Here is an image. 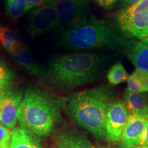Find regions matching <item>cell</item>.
I'll return each instance as SVG.
<instances>
[{
	"instance_id": "obj_1",
	"label": "cell",
	"mask_w": 148,
	"mask_h": 148,
	"mask_svg": "<svg viewBox=\"0 0 148 148\" xmlns=\"http://www.w3.org/2000/svg\"><path fill=\"white\" fill-rule=\"evenodd\" d=\"M108 57L103 54L74 53L51 59L41 79L48 86L65 91L94 82L104 69Z\"/></svg>"
},
{
	"instance_id": "obj_2",
	"label": "cell",
	"mask_w": 148,
	"mask_h": 148,
	"mask_svg": "<svg viewBox=\"0 0 148 148\" xmlns=\"http://www.w3.org/2000/svg\"><path fill=\"white\" fill-rule=\"evenodd\" d=\"M62 103L60 98L47 90L30 86L18 108V123L37 136L49 135L62 121Z\"/></svg>"
},
{
	"instance_id": "obj_3",
	"label": "cell",
	"mask_w": 148,
	"mask_h": 148,
	"mask_svg": "<svg viewBox=\"0 0 148 148\" xmlns=\"http://www.w3.org/2000/svg\"><path fill=\"white\" fill-rule=\"evenodd\" d=\"M112 100V91L106 85L74 92L68 100V113L79 126L102 139L106 111Z\"/></svg>"
},
{
	"instance_id": "obj_4",
	"label": "cell",
	"mask_w": 148,
	"mask_h": 148,
	"mask_svg": "<svg viewBox=\"0 0 148 148\" xmlns=\"http://www.w3.org/2000/svg\"><path fill=\"white\" fill-rule=\"evenodd\" d=\"M134 42L127 40L108 22L92 15L82 25L65 29L60 38V45L71 50H126Z\"/></svg>"
},
{
	"instance_id": "obj_5",
	"label": "cell",
	"mask_w": 148,
	"mask_h": 148,
	"mask_svg": "<svg viewBox=\"0 0 148 148\" xmlns=\"http://www.w3.org/2000/svg\"><path fill=\"white\" fill-rule=\"evenodd\" d=\"M115 19L116 26L126 38H148V0H140L119 11Z\"/></svg>"
},
{
	"instance_id": "obj_6",
	"label": "cell",
	"mask_w": 148,
	"mask_h": 148,
	"mask_svg": "<svg viewBox=\"0 0 148 148\" xmlns=\"http://www.w3.org/2000/svg\"><path fill=\"white\" fill-rule=\"evenodd\" d=\"M55 8L67 29L82 25L88 21L90 9L86 0H47Z\"/></svg>"
},
{
	"instance_id": "obj_7",
	"label": "cell",
	"mask_w": 148,
	"mask_h": 148,
	"mask_svg": "<svg viewBox=\"0 0 148 148\" xmlns=\"http://www.w3.org/2000/svg\"><path fill=\"white\" fill-rule=\"evenodd\" d=\"M28 20L29 32L33 38L56 29L61 23L55 8L48 1L33 8Z\"/></svg>"
},
{
	"instance_id": "obj_8",
	"label": "cell",
	"mask_w": 148,
	"mask_h": 148,
	"mask_svg": "<svg viewBox=\"0 0 148 148\" xmlns=\"http://www.w3.org/2000/svg\"><path fill=\"white\" fill-rule=\"evenodd\" d=\"M129 115L123 101L112 99L107 109L105 118V136L108 142H119Z\"/></svg>"
},
{
	"instance_id": "obj_9",
	"label": "cell",
	"mask_w": 148,
	"mask_h": 148,
	"mask_svg": "<svg viewBox=\"0 0 148 148\" xmlns=\"http://www.w3.org/2000/svg\"><path fill=\"white\" fill-rule=\"evenodd\" d=\"M23 97L22 90L7 89L0 103V124L14 129L17 122V112Z\"/></svg>"
},
{
	"instance_id": "obj_10",
	"label": "cell",
	"mask_w": 148,
	"mask_h": 148,
	"mask_svg": "<svg viewBox=\"0 0 148 148\" xmlns=\"http://www.w3.org/2000/svg\"><path fill=\"white\" fill-rule=\"evenodd\" d=\"M148 116L140 114H130L119 140L121 148H135L139 146L145 130Z\"/></svg>"
},
{
	"instance_id": "obj_11",
	"label": "cell",
	"mask_w": 148,
	"mask_h": 148,
	"mask_svg": "<svg viewBox=\"0 0 148 148\" xmlns=\"http://www.w3.org/2000/svg\"><path fill=\"white\" fill-rule=\"evenodd\" d=\"M8 52L16 63L25 69L31 75L41 79L43 68L34 62L29 48L19 39L11 44Z\"/></svg>"
},
{
	"instance_id": "obj_12",
	"label": "cell",
	"mask_w": 148,
	"mask_h": 148,
	"mask_svg": "<svg viewBox=\"0 0 148 148\" xmlns=\"http://www.w3.org/2000/svg\"><path fill=\"white\" fill-rule=\"evenodd\" d=\"M58 148H95L84 133L71 130L60 133L56 138Z\"/></svg>"
},
{
	"instance_id": "obj_13",
	"label": "cell",
	"mask_w": 148,
	"mask_h": 148,
	"mask_svg": "<svg viewBox=\"0 0 148 148\" xmlns=\"http://www.w3.org/2000/svg\"><path fill=\"white\" fill-rule=\"evenodd\" d=\"M125 51L136 69L148 71V38L134 41Z\"/></svg>"
},
{
	"instance_id": "obj_14",
	"label": "cell",
	"mask_w": 148,
	"mask_h": 148,
	"mask_svg": "<svg viewBox=\"0 0 148 148\" xmlns=\"http://www.w3.org/2000/svg\"><path fill=\"white\" fill-rule=\"evenodd\" d=\"M124 104L129 114H140L148 116V95L147 92H130L125 90Z\"/></svg>"
},
{
	"instance_id": "obj_15",
	"label": "cell",
	"mask_w": 148,
	"mask_h": 148,
	"mask_svg": "<svg viewBox=\"0 0 148 148\" xmlns=\"http://www.w3.org/2000/svg\"><path fill=\"white\" fill-rule=\"evenodd\" d=\"M10 148H42L37 136L23 127H16L12 131Z\"/></svg>"
},
{
	"instance_id": "obj_16",
	"label": "cell",
	"mask_w": 148,
	"mask_h": 148,
	"mask_svg": "<svg viewBox=\"0 0 148 148\" xmlns=\"http://www.w3.org/2000/svg\"><path fill=\"white\" fill-rule=\"evenodd\" d=\"M30 10L25 0H6L5 14L10 21L15 22Z\"/></svg>"
},
{
	"instance_id": "obj_17",
	"label": "cell",
	"mask_w": 148,
	"mask_h": 148,
	"mask_svg": "<svg viewBox=\"0 0 148 148\" xmlns=\"http://www.w3.org/2000/svg\"><path fill=\"white\" fill-rule=\"evenodd\" d=\"M128 77V73L121 62L114 64L107 73V79L109 84L112 86L125 82Z\"/></svg>"
},
{
	"instance_id": "obj_18",
	"label": "cell",
	"mask_w": 148,
	"mask_h": 148,
	"mask_svg": "<svg viewBox=\"0 0 148 148\" xmlns=\"http://www.w3.org/2000/svg\"><path fill=\"white\" fill-rule=\"evenodd\" d=\"M14 79L13 71L0 58V90L10 89Z\"/></svg>"
},
{
	"instance_id": "obj_19",
	"label": "cell",
	"mask_w": 148,
	"mask_h": 148,
	"mask_svg": "<svg viewBox=\"0 0 148 148\" xmlns=\"http://www.w3.org/2000/svg\"><path fill=\"white\" fill-rule=\"evenodd\" d=\"M18 40L16 34L8 27H0V42L3 47L8 51L11 44Z\"/></svg>"
},
{
	"instance_id": "obj_20",
	"label": "cell",
	"mask_w": 148,
	"mask_h": 148,
	"mask_svg": "<svg viewBox=\"0 0 148 148\" xmlns=\"http://www.w3.org/2000/svg\"><path fill=\"white\" fill-rule=\"evenodd\" d=\"M12 143V131L0 124V148H10Z\"/></svg>"
},
{
	"instance_id": "obj_21",
	"label": "cell",
	"mask_w": 148,
	"mask_h": 148,
	"mask_svg": "<svg viewBox=\"0 0 148 148\" xmlns=\"http://www.w3.org/2000/svg\"><path fill=\"white\" fill-rule=\"evenodd\" d=\"M127 90L130 92H136V93H141V92H145V90L140 85V82L135 78L132 75H130L127 79Z\"/></svg>"
},
{
	"instance_id": "obj_22",
	"label": "cell",
	"mask_w": 148,
	"mask_h": 148,
	"mask_svg": "<svg viewBox=\"0 0 148 148\" xmlns=\"http://www.w3.org/2000/svg\"><path fill=\"white\" fill-rule=\"evenodd\" d=\"M132 75L140 82L145 92H148V71L136 69Z\"/></svg>"
},
{
	"instance_id": "obj_23",
	"label": "cell",
	"mask_w": 148,
	"mask_h": 148,
	"mask_svg": "<svg viewBox=\"0 0 148 148\" xmlns=\"http://www.w3.org/2000/svg\"><path fill=\"white\" fill-rule=\"evenodd\" d=\"M25 1H26L29 9L32 10L33 8L40 6V5L44 4V3L47 2V0H25Z\"/></svg>"
},
{
	"instance_id": "obj_24",
	"label": "cell",
	"mask_w": 148,
	"mask_h": 148,
	"mask_svg": "<svg viewBox=\"0 0 148 148\" xmlns=\"http://www.w3.org/2000/svg\"><path fill=\"white\" fill-rule=\"evenodd\" d=\"M139 146L148 148V120L146 123L145 130H144L143 136H142Z\"/></svg>"
},
{
	"instance_id": "obj_25",
	"label": "cell",
	"mask_w": 148,
	"mask_h": 148,
	"mask_svg": "<svg viewBox=\"0 0 148 148\" xmlns=\"http://www.w3.org/2000/svg\"><path fill=\"white\" fill-rule=\"evenodd\" d=\"M98 4L103 8H110L116 0H95Z\"/></svg>"
},
{
	"instance_id": "obj_26",
	"label": "cell",
	"mask_w": 148,
	"mask_h": 148,
	"mask_svg": "<svg viewBox=\"0 0 148 148\" xmlns=\"http://www.w3.org/2000/svg\"><path fill=\"white\" fill-rule=\"evenodd\" d=\"M140 0H122V1H123V3L124 5H131L132 4H134V3H136V2H138V1H140Z\"/></svg>"
},
{
	"instance_id": "obj_27",
	"label": "cell",
	"mask_w": 148,
	"mask_h": 148,
	"mask_svg": "<svg viewBox=\"0 0 148 148\" xmlns=\"http://www.w3.org/2000/svg\"><path fill=\"white\" fill-rule=\"evenodd\" d=\"M7 90V89H6ZM5 90H2L0 92V103H1V99H2L3 97V93H4V91Z\"/></svg>"
},
{
	"instance_id": "obj_28",
	"label": "cell",
	"mask_w": 148,
	"mask_h": 148,
	"mask_svg": "<svg viewBox=\"0 0 148 148\" xmlns=\"http://www.w3.org/2000/svg\"><path fill=\"white\" fill-rule=\"evenodd\" d=\"M135 148H147V147H142V146H138V147H135Z\"/></svg>"
},
{
	"instance_id": "obj_29",
	"label": "cell",
	"mask_w": 148,
	"mask_h": 148,
	"mask_svg": "<svg viewBox=\"0 0 148 148\" xmlns=\"http://www.w3.org/2000/svg\"><path fill=\"white\" fill-rule=\"evenodd\" d=\"M101 148H110V147H101Z\"/></svg>"
},
{
	"instance_id": "obj_30",
	"label": "cell",
	"mask_w": 148,
	"mask_h": 148,
	"mask_svg": "<svg viewBox=\"0 0 148 148\" xmlns=\"http://www.w3.org/2000/svg\"><path fill=\"white\" fill-rule=\"evenodd\" d=\"M1 90H0V92H1Z\"/></svg>"
}]
</instances>
